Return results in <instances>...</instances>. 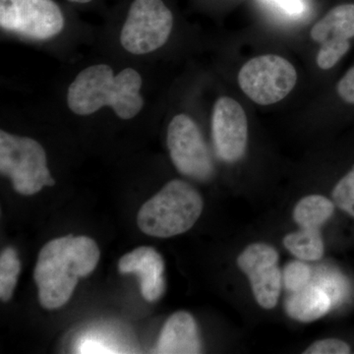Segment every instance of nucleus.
Listing matches in <instances>:
<instances>
[{
	"instance_id": "10",
	"label": "nucleus",
	"mask_w": 354,
	"mask_h": 354,
	"mask_svg": "<svg viewBox=\"0 0 354 354\" xmlns=\"http://www.w3.org/2000/svg\"><path fill=\"white\" fill-rule=\"evenodd\" d=\"M212 135L221 160L235 162L243 157L248 142V121L239 102L228 97H221L216 102L212 115Z\"/></svg>"
},
{
	"instance_id": "1",
	"label": "nucleus",
	"mask_w": 354,
	"mask_h": 354,
	"mask_svg": "<svg viewBox=\"0 0 354 354\" xmlns=\"http://www.w3.org/2000/svg\"><path fill=\"white\" fill-rule=\"evenodd\" d=\"M100 255L94 239L84 235H65L48 242L39 251L34 271L41 306L55 310L66 304L79 279L94 272Z\"/></svg>"
},
{
	"instance_id": "20",
	"label": "nucleus",
	"mask_w": 354,
	"mask_h": 354,
	"mask_svg": "<svg viewBox=\"0 0 354 354\" xmlns=\"http://www.w3.org/2000/svg\"><path fill=\"white\" fill-rule=\"evenodd\" d=\"M351 346L346 342L339 339H324L313 342L305 349V354H348Z\"/></svg>"
},
{
	"instance_id": "4",
	"label": "nucleus",
	"mask_w": 354,
	"mask_h": 354,
	"mask_svg": "<svg viewBox=\"0 0 354 354\" xmlns=\"http://www.w3.org/2000/svg\"><path fill=\"white\" fill-rule=\"evenodd\" d=\"M0 172L10 179L16 192L25 196L55 184L41 144L4 130L0 131Z\"/></svg>"
},
{
	"instance_id": "7",
	"label": "nucleus",
	"mask_w": 354,
	"mask_h": 354,
	"mask_svg": "<svg viewBox=\"0 0 354 354\" xmlns=\"http://www.w3.org/2000/svg\"><path fill=\"white\" fill-rule=\"evenodd\" d=\"M293 65L279 55L254 57L243 65L239 84L244 94L261 106H269L285 99L297 85Z\"/></svg>"
},
{
	"instance_id": "12",
	"label": "nucleus",
	"mask_w": 354,
	"mask_h": 354,
	"mask_svg": "<svg viewBox=\"0 0 354 354\" xmlns=\"http://www.w3.org/2000/svg\"><path fill=\"white\" fill-rule=\"evenodd\" d=\"M121 274H136L140 290L147 301H158L165 290V263L162 255L153 247L141 246L120 258Z\"/></svg>"
},
{
	"instance_id": "11",
	"label": "nucleus",
	"mask_w": 354,
	"mask_h": 354,
	"mask_svg": "<svg viewBox=\"0 0 354 354\" xmlns=\"http://www.w3.org/2000/svg\"><path fill=\"white\" fill-rule=\"evenodd\" d=\"M354 37V4L333 8L316 23L311 38L321 44L317 64L321 69L333 68L349 50V39Z\"/></svg>"
},
{
	"instance_id": "22",
	"label": "nucleus",
	"mask_w": 354,
	"mask_h": 354,
	"mask_svg": "<svg viewBox=\"0 0 354 354\" xmlns=\"http://www.w3.org/2000/svg\"><path fill=\"white\" fill-rule=\"evenodd\" d=\"M290 16L302 15L306 10L304 0H266Z\"/></svg>"
},
{
	"instance_id": "16",
	"label": "nucleus",
	"mask_w": 354,
	"mask_h": 354,
	"mask_svg": "<svg viewBox=\"0 0 354 354\" xmlns=\"http://www.w3.org/2000/svg\"><path fill=\"white\" fill-rule=\"evenodd\" d=\"M283 245L297 259L305 262L320 260L325 252V247L320 230L300 228L283 237Z\"/></svg>"
},
{
	"instance_id": "17",
	"label": "nucleus",
	"mask_w": 354,
	"mask_h": 354,
	"mask_svg": "<svg viewBox=\"0 0 354 354\" xmlns=\"http://www.w3.org/2000/svg\"><path fill=\"white\" fill-rule=\"evenodd\" d=\"M21 262L12 247H7L0 256V299L10 301L19 278Z\"/></svg>"
},
{
	"instance_id": "5",
	"label": "nucleus",
	"mask_w": 354,
	"mask_h": 354,
	"mask_svg": "<svg viewBox=\"0 0 354 354\" xmlns=\"http://www.w3.org/2000/svg\"><path fill=\"white\" fill-rule=\"evenodd\" d=\"M174 16L165 0H130L120 30V44L133 55H150L169 41Z\"/></svg>"
},
{
	"instance_id": "21",
	"label": "nucleus",
	"mask_w": 354,
	"mask_h": 354,
	"mask_svg": "<svg viewBox=\"0 0 354 354\" xmlns=\"http://www.w3.org/2000/svg\"><path fill=\"white\" fill-rule=\"evenodd\" d=\"M337 93L344 102L354 104V66L346 72L337 84Z\"/></svg>"
},
{
	"instance_id": "2",
	"label": "nucleus",
	"mask_w": 354,
	"mask_h": 354,
	"mask_svg": "<svg viewBox=\"0 0 354 354\" xmlns=\"http://www.w3.org/2000/svg\"><path fill=\"white\" fill-rule=\"evenodd\" d=\"M143 79L137 70L127 67L118 74L108 64L86 67L67 90V106L79 116L92 115L104 108L113 109L118 118L130 120L144 108L141 94Z\"/></svg>"
},
{
	"instance_id": "6",
	"label": "nucleus",
	"mask_w": 354,
	"mask_h": 354,
	"mask_svg": "<svg viewBox=\"0 0 354 354\" xmlns=\"http://www.w3.org/2000/svg\"><path fill=\"white\" fill-rule=\"evenodd\" d=\"M66 14L55 0H0V26L6 32L37 41L55 38Z\"/></svg>"
},
{
	"instance_id": "18",
	"label": "nucleus",
	"mask_w": 354,
	"mask_h": 354,
	"mask_svg": "<svg viewBox=\"0 0 354 354\" xmlns=\"http://www.w3.org/2000/svg\"><path fill=\"white\" fill-rule=\"evenodd\" d=\"M311 278V267L306 264L305 261L299 259L290 261L283 269V285L291 293L298 292L310 286Z\"/></svg>"
},
{
	"instance_id": "19",
	"label": "nucleus",
	"mask_w": 354,
	"mask_h": 354,
	"mask_svg": "<svg viewBox=\"0 0 354 354\" xmlns=\"http://www.w3.org/2000/svg\"><path fill=\"white\" fill-rule=\"evenodd\" d=\"M332 197L337 208L354 218V169L335 184Z\"/></svg>"
},
{
	"instance_id": "8",
	"label": "nucleus",
	"mask_w": 354,
	"mask_h": 354,
	"mask_svg": "<svg viewBox=\"0 0 354 354\" xmlns=\"http://www.w3.org/2000/svg\"><path fill=\"white\" fill-rule=\"evenodd\" d=\"M167 148L172 164L183 176L198 181L213 176V160L197 123L187 114L179 113L167 128Z\"/></svg>"
},
{
	"instance_id": "15",
	"label": "nucleus",
	"mask_w": 354,
	"mask_h": 354,
	"mask_svg": "<svg viewBox=\"0 0 354 354\" xmlns=\"http://www.w3.org/2000/svg\"><path fill=\"white\" fill-rule=\"evenodd\" d=\"M335 203L322 195L312 194L300 199L293 209V220L305 230H320L332 218Z\"/></svg>"
},
{
	"instance_id": "3",
	"label": "nucleus",
	"mask_w": 354,
	"mask_h": 354,
	"mask_svg": "<svg viewBox=\"0 0 354 354\" xmlns=\"http://www.w3.org/2000/svg\"><path fill=\"white\" fill-rule=\"evenodd\" d=\"M204 208L201 194L190 183L174 179L139 209L137 223L144 234L169 239L188 232Z\"/></svg>"
},
{
	"instance_id": "13",
	"label": "nucleus",
	"mask_w": 354,
	"mask_h": 354,
	"mask_svg": "<svg viewBox=\"0 0 354 354\" xmlns=\"http://www.w3.org/2000/svg\"><path fill=\"white\" fill-rule=\"evenodd\" d=\"M201 351V339L194 317L186 311L172 314L160 332L156 353L196 354Z\"/></svg>"
},
{
	"instance_id": "14",
	"label": "nucleus",
	"mask_w": 354,
	"mask_h": 354,
	"mask_svg": "<svg viewBox=\"0 0 354 354\" xmlns=\"http://www.w3.org/2000/svg\"><path fill=\"white\" fill-rule=\"evenodd\" d=\"M332 300L322 288L308 286L298 292L291 293L286 300V314L293 320L311 323L329 313Z\"/></svg>"
},
{
	"instance_id": "9",
	"label": "nucleus",
	"mask_w": 354,
	"mask_h": 354,
	"mask_svg": "<svg viewBox=\"0 0 354 354\" xmlns=\"http://www.w3.org/2000/svg\"><path fill=\"white\" fill-rule=\"evenodd\" d=\"M279 260L278 250L263 242L250 244L237 257V266L248 278L254 298L263 309L278 305L283 283Z\"/></svg>"
},
{
	"instance_id": "23",
	"label": "nucleus",
	"mask_w": 354,
	"mask_h": 354,
	"mask_svg": "<svg viewBox=\"0 0 354 354\" xmlns=\"http://www.w3.org/2000/svg\"><path fill=\"white\" fill-rule=\"evenodd\" d=\"M71 3L78 4V6H88V4L94 3L95 0H67Z\"/></svg>"
}]
</instances>
